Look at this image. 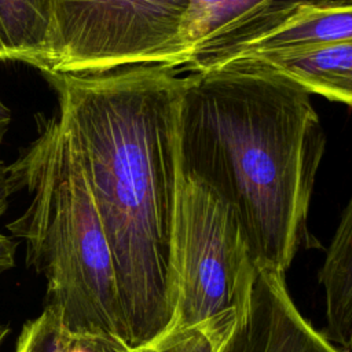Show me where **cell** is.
<instances>
[{
    "mask_svg": "<svg viewBox=\"0 0 352 352\" xmlns=\"http://www.w3.org/2000/svg\"><path fill=\"white\" fill-rule=\"evenodd\" d=\"M345 41H352V0H307L278 26L242 44L213 69L265 54L304 51Z\"/></svg>",
    "mask_w": 352,
    "mask_h": 352,
    "instance_id": "ba28073f",
    "label": "cell"
},
{
    "mask_svg": "<svg viewBox=\"0 0 352 352\" xmlns=\"http://www.w3.org/2000/svg\"><path fill=\"white\" fill-rule=\"evenodd\" d=\"M307 0H186L179 67L213 69L242 44L270 32Z\"/></svg>",
    "mask_w": 352,
    "mask_h": 352,
    "instance_id": "8992f818",
    "label": "cell"
},
{
    "mask_svg": "<svg viewBox=\"0 0 352 352\" xmlns=\"http://www.w3.org/2000/svg\"><path fill=\"white\" fill-rule=\"evenodd\" d=\"M18 243L0 232V272L7 271L15 264V252Z\"/></svg>",
    "mask_w": 352,
    "mask_h": 352,
    "instance_id": "9a60e30c",
    "label": "cell"
},
{
    "mask_svg": "<svg viewBox=\"0 0 352 352\" xmlns=\"http://www.w3.org/2000/svg\"><path fill=\"white\" fill-rule=\"evenodd\" d=\"M78 153L111 252L128 345L172 323V234L179 176L177 69L135 65L43 73Z\"/></svg>",
    "mask_w": 352,
    "mask_h": 352,
    "instance_id": "6da1fadb",
    "label": "cell"
},
{
    "mask_svg": "<svg viewBox=\"0 0 352 352\" xmlns=\"http://www.w3.org/2000/svg\"><path fill=\"white\" fill-rule=\"evenodd\" d=\"M131 346L113 336L74 333L66 329L48 308L25 322L15 352H131Z\"/></svg>",
    "mask_w": 352,
    "mask_h": 352,
    "instance_id": "7c38bea8",
    "label": "cell"
},
{
    "mask_svg": "<svg viewBox=\"0 0 352 352\" xmlns=\"http://www.w3.org/2000/svg\"><path fill=\"white\" fill-rule=\"evenodd\" d=\"M8 333H10V327L0 323V345L3 344V341L6 340V337L8 336Z\"/></svg>",
    "mask_w": 352,
    "mask_h": 352,
    "instance_id": "e0dca14e",
    "label": "cell"
},
{
    "mask_svg": "<svg viewBox=\"0 0 352 352\" xmlns=\"http://www.w3.org/2000/svg\"><path fill=\"white\" fill-rule=\"evenodd\" d=\"M228 314L186 327H172L131 352H221L236 320Z\"/></svg>",
    "mask_w": 352,
    "mask_h": 352,
    "instance_id": "4fadbf2b",
    "label": "cell"
},
{
    "mask_svg": "<svg viewBox=\"0 0 352 352\" xmlns=\"http://www.w3.org/2000/svg\"><path fill=\"white\" fill-rule=\"evenodd\" d=\"M179 168L234 213L249 256L285 274L307 231L326 136L309 94L243 66L182 77Z\"/></svg>",
    "mask_w": 352,
    "mask_h": 352,
    "instance_id": "7a4b0ae2",
    "label": "cell"
},
{
    "mask_svg": "<svg viewBox=\"0 0 352 352\" xmlns=\"http://www.w3.org/2000/svg\"><path fill=\"white\" fill-rule=\"evenodd\" d=\"M319 283L324 293V336L352 352V195L327 248Z\"/></svg>",
    "mask_w": 352,
    "mask_h": 352,
    "instance_id": "30bf717a",
    "label": "cell"
},
{
    "mask_svg": "<svg viewBox=\"0 0 352 352\" xmlns=\"http://www.w3.org/2000/svg\"><path fill=\"white\" fill-rule=\"evenodd\" d=\"M172 258L176 304L172 327L238 312L254 263L232 210L179 168Z\"/></svg>",
    "mask_w": 352,
    "mask_h": 352,
    "instance_id": "5b68a950",
    "label": "cell"
},
{
    "mask_svg": "<svg viewBox=\"0 0 352 352\" xmlns=\"http://www.w3.org/2000/svg\"><path fill=\"white\" fill-rule=\"evenodd\" d=\"M51 0H0V62L45 69Z\"/></svg>",
    "mask_w": 352,
    "mask_h": 352,
    "instance_id": "8fae6325",
    "label": "cell"
},
{
    "mask_svg": "<svg viewBox=\"0 0 352 352\" xmlns=\"http://www.w3.org/2000/svg\"><path fill=\"white\" fill-rule=\"evenodd\" d=\"M4 165V162L3 161H0V166H3Z\"/></svg>",
    "mask_w": 352,
    "mask_h": 352,
    "instance_id": "ac0fdd59",
    "label": "cell"
},
{
    "mask_svg": "<svg viewBox=\"0 0 352 352\" xmlns=\"http://www.w3.org/2000/svg\"><path fill=\"white\" fill-rule=\"evenodd\" d=\"M11 122H12V111L0 99V146L4 142V138H6V135H7V132L11 126Z\"/></svg>",
    "mask_w": 352,
    "mask_h": 352,
    "instance_id": "2e32d148",
    "label": "cell"
},
{
    "mask_svg": "<svg viewBox=\"0 0 352 352\" xmlns=\"http://www.w3.org/2000/svg\"><path fill=\"white\" fill-rule=\"evenodd\" d=\"M221 352H344L298 311L285 274L254 264Z\"/></svg>",
    "mask_w": 352,
    "mask_h": 352,
    "instance_id": "52a82bcc",
    "label": "cell"
},
{
    "mask_svg": "<svg viewBox=\"0 0 352 352\" xmlns=\"http://www.w3.org/2000/svg\"><path fill=\"white\" fill-rule=\"evenodd\" d=\"M19 187L8 172V166H0V216L4 214L8 206L10 197L18 191Z\"/></svg>",
    "mask_w": 352,
    "mask_h": 352,
    "instance_id": "5bb4252c",
    "label": "cell"
},
{
    "mask_svg": "<svg viewBox=\"0 0 352 352\" xmlns=\"http://www.w3.org/2000/svg\"><path fill=\"white\" fill-rule=\"evenodd\" d=\"M37 138L8 166L30 202L7 224L26 264L45 278L44 307L74 333L128 344L114 263L78 153L58 114L37 116Z\"/></svg>",
    "mask_w": 352,
    "mask_h": 352,
    "instance_id": "3957f363",
    "label": "cell"
},
{
    "mask_svg": "<svg viewBox=\"0 0 352 352\" xmlns=\"http://www.w3.org/2000/svg\"><path fill=\"white\" fill-rule=\"evenodd\" d=\"M186 0H51L45 69L87 74L135 65L179 69Z\"/></svg>",
    "mask_w": 352,
    "mask_h": 352,
    "instance_id": "277c9868",
    "label": "cell"
},
{
    "mask_svg": "<svg viewBox=\"0 0 352 352\" xmlns=\"http://www.w3.org/2000/svg\"><path fill=\"white\" fill-rule=\"evenodd\" d=\"M223 66H243L274 73L293 81L308 94L352 106V41L304 51L265 54L219 67Z\"/></svg>",
    "mask_w": 352,
    "mask_h": 352,
    "instance_id": "9c48e42d",
    "label": "cell"
}]
</instances>
